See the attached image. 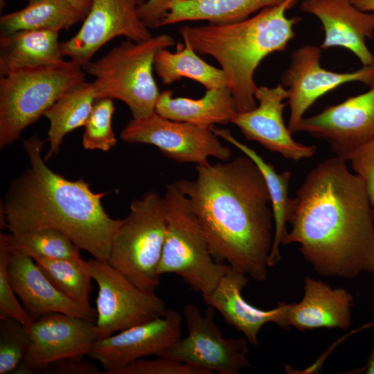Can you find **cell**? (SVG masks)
Here are the masks:
<instances>
[{"instance_id": "obj_1", "label": "cell", "mask_w": 374, "mask_h": 374, "mask_svg": "<svg viewBox=\"0 0 374 374\" xmlns=\"http://www.w3.org/2000/svg\"><path fill=\"white\" fill-rule=\"evenodd\" d=\"M283 245L320 275L346 279L374 273V217L362 179L334 156L306 175L292 198Z\"/></svg>"}, {"instance_id": "obj_2", "label": "cell", "mask_w": 374, "mask_h": 374, "mask_svg": "<svg viewBox=\"0 0 374 374\" xmlns=\"http://www.w3.org/2000/svg\"><path fill=\"white\" fill-rule=\"evenodd\" d=\"M193 180L175 181L187 197L216 262L267 279L274 222L260 169L248 157L197 165Z\"/></svg>"}, {"instance_id": "obj_3", "label": "cell", "mask_w": 374, "mask_h": 374, "mask_svg": "<svg viewBox=\"0 0 374 374\" xmlns=\"http://www.w3.org/2000/svg\"><path fill=\"white\" fill-rule=\"evenodd\" d=\"M29 166L9 185L1 206V229L15 234L53 228L93 258L107 260L123 220L112 218L101 199L82 179L71 181L53 172L42 156L36 135L23 141Z\"/></svg>"}, {"instance_id": "obj_4", "label": "cell", "mask_w": 374, "mask_h": 374, "mask_svg": "<svg viewBox=\"0 0 374 374\" xmlns=\"http://www.w3.org/2000/svg\"><path fill=\"white\" fill-rule=\"evenodd\" d=\"M297 1L285 0L234 23L179 28L184 42L197 53L210 55L220 64L238 112L257 106L255 93L258 87L254 74L262 60L284 51L294 38V27L301 18L288 17L286 12Z\"/></svg>"}, {"instance_id": "obj_5", "label": "cell", "mask_w": 374, "mask_h": 374, "mask_svg": "<svg viewBox=\"0 0 374 374\" xmlns=\"http://www.w3.org/2000/svg\"><path fill=\"white\" fill-rule=\"evenodd\" d=\"M175 44L171 35L160 34L141 42L123 41L101 58L82 66L94 78L96 100L117 99L129 107L133 118L155 112L160 92L152 71L156 54Z\"/></svg>"}, {"instance_id": "obj_6", "label": "cell", "mask_w": 374, "mask_h": 374, "mask_svg": "<svg viewBox=\"0 0 374 374\" xmlns=\"http://www.w3.org/2000/svg\"><path fill=\"white\" fill-rule=\"evenodd\" d=\"M167 228L158 274H175L202 296L210 294L228 264L213 258L199 222L185 195L174 183L163 196Z\"/></svg>"}, {"instance_id": "obj_7", "label": "cell", "mask_w": 374, "mask_h": 374, "mask_svg": "<svg viewBox=\"0 0 374 374\" xmlns=\"http://www.w3.org/2000/svg\"><path fill=\"white\" fill-rule=\"evenodd\" d=\"M166 228L163 197L150 191L133 199L114 236L107 261L139 287L155 292Z\"/></svg>"}, {"instance_id": "obj_8", "label": "cell", "mask_w": 374, "mask_h": 374, "mask_svg": "<svg viewBox=\"0 0 374 374\" xmlns=\"http://www.w3.org/2000/svg\"><path fill=\"white\" fill-rule=\"evenodd\" d=\"M84 79L82 66L71 60L1 76L0 148L18 139L66 90Z\"/></svg>"}, {"instance_id": "obj_9", "label": "cell", "mask_w": 374, "mask_h": 374, "mask_svg": "<svg viewBox=\"0 0 374 374\" xmlns=\"http://www.w3.org/2000/svg\"><path fill=\"white\" fill-rule=\"evenodd\" d=\"M86 262L98 287L95 321L98 339L166 313L165 302L154 292L139 287L107 260L93 258Z\"/></svg>"}, {"instance_id": "obj_10", "label": "cell", "mask_w": 374, "mask_h": 374, "mask_svg": "<svg viewBox=\"0 0 374 374\" xmlns=\"http://www.w3.org/2000/svg\"><path fill=\"white\" fill-rule=\"evenodd\" d=\"M215 310L208 306L205 315L195 304L184 305L188 334L160 356L177 359L213 373L238 374L251 366L247 357V339L225 338L214 322Z\"/></svg>"}, {"instance_id": "obj_11", "label": "cell", "mask_w": 374, "mask_h": 374, "mask_svg": "<svg viewBox=\"0 0 374 374\" xmlns=\"http://www.w3.org/2000/svg\"><path fill=\"white\" fill-rule=\"evenodd\" d=\"M212 127L172 121L154 112L132 118L122 130L121 138L130 143L154 145L164 156L180 163L205 165L209 157L229 161L231 151L221 143Z\"/></svg>"}, {"instance_id": "obj_12", "label": "cell", "mask_w": 374, "mask_h": 374, "mask_svg": "<svg viewBox=\"0 0 374 374\" xmlns=\"http://www.w3.org/2000/svg\"><path fill=\"white\" fill-rule=\"evenodd\" d=\"M321 48L306 44L291 54L290 63L280 76V82L287 89V104L290 107L287 128L292 134L299 126L308 109L322 96L338 87L353 82L374 86V64L362 66L350 72H335L321 65Z\"/></svg>"}, {"instance_id": "obj_13", "label": "cell", "mask_w": 374, "mask_h": 374, "mask_svg": "<svg viewBox=\"0 0 374 374\" xmlns=\"http://www.w3.org/2000/svg\"><path fill=\"white\" fill-rule=\"evenodd\" d=\"M146 0H93L79 31L61 42L64 56L82 66L105 44L117 37L141 42L152 35L138 15Z\"/></svg>"}, {"instance_id": "obj_14", "label": "cell", "mask_w": 374, "mask_h": 374, "mask_svg": "<svg viewBox=\"0 0 374 374\" xmlns=\"http://www.w3.org/2000/svg\"><path fill=\"white\" fill-rule=\"evenodd\" d=\"M30 343L15 374L42 373L50 363L87 355L98 339L95 321L53 312L26 326Z\"/></svg>"}, {"instance_id": "obj_15", "label": "cell", "mask_w": 374, "mask_h": 374, "mask_svg": "<svg viewBox=\"0 0 374 374\" xmlns=\"http://www.w3.org/2000/svg\"><path fill=\"white\" fill-rule=\"evenodd\" d=\"M298 132L324 141L335 157L348 161L358 148L374 139V86L304 117Z\"/></svg>"}, {"instance_id": "obj_16", "label": "cell", "mask_w": 374, "mask_h": 374, "mask_svg": "<svg viewBox=\"0 0 374 374\" xmlns=\"http://www.w3.org/2000/svg\"><path fill=\"white\" fill-rule=\"evenodd\" d=\"M181 315L167 309L160 317L98 339L87 356L112 374L138 359L160 356L181 338Z\"/></svg>"}, {"instance_id": "obj_17", "label": "cell", "mask_w": 374, "mask_h": 374, "mask_svg": "<svg viewBox=\"0 0 374 374\" xmlns=\"http://www.w3.org/2000/svg\"><path fill=\"white\" fill-rule=\"evenodd\" d=\"M287 98V89L281 84L258 87L255 93L256 107L236 113L231 123L240 129L246 140L256 141L287 159L299 161L313 156L317 148L292 138L283 118Z\"/></svg>"}, {"instance_id": "obj_18", "label": "cell", "mask_w": 374, "mask_h": 374, "mask_svg": "<svg viewBox=\"0 0 374 374\" xmlns=\"http://www.w3.org/2000/svg\"><path fill=\"white\" fill-rule=\"evenodd\" d=\"M300 10L321 23V49L343 48L362 66L374 64V55L366 45V40L374 37V12L360 10L350 0H303Z\"/></svg>"}, {"instance_id": "obj_19", "label": "cell", "mask_w": 374, "mask_h": 374, "mask_svg": "<svg viewBox=\"0 0 374 374\" xmlns=\"http://www.w3.org/2000/svg\"><path fill=\"white\" fill-rule=\"evenodd\" d=\"M8 278L15 294L33 321L53 312L96 321V309L83 305L60 291L33 258L21 249L15 248L13 251Z\"/></svg>"}, {"instance_id": "obj_20", "label": "cell", "mask_w": 374, "mask_h": 374, "mask_svg": "<svg viewBox=\"0 0 374 374\" xmlns=\"http://www.w3.org/2000/svg\"><path fill=\"white\" fill-rule=\"evenodd\" d=\"M249 276L228 265L215 290L202 298L208 306L220 313L226 323L241 332L252 345H258L262 327L273 323L286 329L284 319L285 302L271 310H262L248 303L242 291L248 284Z\"/></svg>"}, {"instance_id": "obj_21", "label": "cell", "mask_w": 374, "mask_h": 374, "mask_svg": "<svg viewBox=\"0 0 374 374\" xmlns=\"http://www.w3.org/2000/svg\"><path fill=\"white\" fill-rule=\"evenodd\" d=\"M303 296L299 303H285L286 329L300 331L317 328L346 330L351 323L352 294L344 288H332L321 280L304 278Z\"/></svg>"}, {"instance_id": "obj_22", "label": "cell", "mask_w": 374, "mask_h": 374, "mask_svg": "<svg viewBox=\"0 0 374 374\" xmlns=\"http://www.w3.org/2000/svg\"><path fill=\"white\" fill-rule=\"evenodd\" d=\"M57 30H24L0 37V74L65 62Z\"/></svg>"}, {"instance_id": "obj_23", "label": "cell", "mask_w": 374, "mask_h": 374, "mask_svg": "<svg viewBox=\"0 0 374 374\" xmlns=\"http://www.w3.org/2000/svg\"><path fill=\"white\" fill-rule=\"evenodd\" d=\"M172 95V90L160 92L155 105V112L172 121L212 127L231 123L238 113L227 87L206 89L204 96L197 100Z\"/></svg>"}, {"instance_id": "obj_24", "label": "cell", "mask_w": 374, "mask_h": 374, "mask_svg": "<svg viewBox=\"0 0 374 374\" xmlns=\"http://www.w3.org/2000/svg\"><path fill=\"white\" fill-rule=\"evenodd\" d=\"M212 130L219 138L230 143L250 158L263 175L271 199L274 222V240L268 261L269 267H273L281 260L279 249L283 245L288 232L287 224L292 206V198L289 197L291 173L289 171L277 172L272 164L265 161L255 150L236 139L230 130L213 126Z\"/></svg>"}, {"instance_id": "obj_25", "label": "cell", "mask_w": 374, "mask_h": 374, "mask_svg": "<svg viewBox=\"0 0 374 374\" xmlns=\"http://www.w3.org/2000/svg\"><path fill=\"white\" fill-rule=\"evenodd\" d=\"M285 0H172L162 26L187 21L223 24L242 21Z\"/></svg>"}, {"instance_id": "obj_26", "label": "cell", "mask_w": 374, "mask_h": 374, "mask_svg": "<svg viewBox=\"0 0 374 374\" xmlns=\"http://www.w3.org/2000/svg\"><path fill=\"white\" fill-rule=\"evenodd\" d=\"M96 100L91 82L83 81L66 90L44 114L50 122L45 161L59 152L64 137L84 126Z\"/></svg>"}, {"instance_id": "obj_27", "label": "cell", "mask_w": 374, "mask_h": 374, "mask_svg": "<svg viewBox=\"0 0 374 374\" xmlns=\"http://www.w3.org/2000/svg\"><path fill=\"white\" fill-rule=\"evenodd\" d=\"M85 16L65 0H30L24 8L0 17L1 35L24 30H66Z\"/></svg>"}, {"instance_id": "obj_28", "label": "cell", "mask_w": 374, "mask_h": 374, "mask_svg": "<svg viewBox=\"0 0 374 374\" xmlns=\"http://www.w3.org/2000/svg\"><path fill=\"white\" fill-rule=\"evenodd\" d=\"M174 53L163 48L155 55L154 69L162 84L168 85L183 78L192 79L206 89L227 87L222 69H217L200 58L187 43L178 44Z\"/></svg>"}, {"instance_id": "obj_29", "label": "cell", "mask_w": 374, "mask_h": 374, "mask_svg": "<svg viewBox=\"0 0 374 374\" xmlns=\"http://www.w3.org/2000/svg\"><path fill=\"white\" fill-rule=\"evenodd\" d=\"M33 260L49 280L72 300L90 307L89 294L93 279L86 260L80 258H48L36 257Z\"/></svg>"}, {"instance_id": "obj_30", "label": "cell", "mask_w": 374, "mask_h": 374, "mask_svg": "<svg viewBox=\"0 0 374 374\" xmlns=\"http://www.w3.org/2000/svg\"><path fill=\"white\" fill-rule=\"evenodd\" d=\"M14 247L33 258H80V249L62 232L53 228H39L10 233Z\"/></svg>"}, {"instance_id": "obj_31", "label": "cell", "mask_w": 374, "mask_h": 374, "mask_svg": "<svg viewBox=\"0 0 374 374\" xmlns=\"http://www.w3.org/2000/svg\"><path fill=\"white\" fill-rule=\"evenodd\" d=\"M115 111L112 98L96 100L84 127L82 145L86 150L107 152L117 143L112 127Z\"/></svg>"}, {"instance_id": "obj_32", "label": "cell", "mask_w": 374, "mask_h": 374, "mask_svg": "<svg viewBox=\"0 0 374 374\" xmlns=\"http://www.w3.org/2000/svg\"><path fill=\"white\" fill-rule=\"evenodd\" d=\"M30 343L24 324L12 317L0 319V374L13 373Z\"/></svg>"}, {"instance_id": "obj_33", "label": "cell", "mask_w": 374, "mask_h": 374, "mask_svg": "<svg viewBox=\"0 0 374 374\" xmlns=\"http://www.w3.org/2000/svg\"><path fill=\"white\" fill-rule=\"evenodd\" d=\"M10 233H0V319L14 318L25 326L33 322L17 298L8 278V267L15 250Z\"/></svg>"}, {"instance_id": "obj_34", "label": "cell", "mask_w": 374, "mask_h": 374, "mask_svg": "<svg viewBox=\"0 0 374 374\" xmlns=\"http://www.w3.org/2000/svg\"><path fill=\"white\" fill-rule=\"evenodd\" d=\"M112 374H213L211 371L177 359L158 357L138 359Z\"/></svg>"}, {"instance_id": "obj_35", "label": "cell", "mask_w": 374, "mask_h": 374, "mask_svg": "<svg viewBox=\"0 0 374 374\" xmlns=\"http://www.w3.org/2000/svg\"><path fill=\"white\" fill-rule=\"evenodd\" d=\"M348 161L364 184L374 217V139L358 148Z\"/></svg>"}, {"instance_id": "obj_36", "label": "cell", "mask_w": 374, "mask_h": 374, "mask_svg": "<svg viewBox=\"0 0 374 374\" xmlns=\"http://www.w3.org/2000/svg\"><path fill=\"white\" fill-rule=\"evenodd\" d=\"M84 356L66 357L50 363L42 371L46 374H101L99 368Z\"/></svg>"}, {"instance_id": "obj_37", "label": "cell", "mask_w": 374, "mask_h": 374, "mask_svg": "<svg viewBox=\"0 0 374 374\" xmlns=\"http://www.w3.org/2000/svg\"><path fill=\"white\" fill-rule=\"evenodd\" d=\"M172 0H146L138 8V15L143 24L148 28L161 26L166 17L168 6Z\"/></svg>"}, {"instance_id": "obj_38", "label": "cell", "mask_w": 374, "mask_h": 374, "mask_svg": "<svg viewBox=\"0 0 374 374\" xmlns=\"http://www.w3.org/2000/svg\"><path fill=\"white\" fill-rule=\"evenodd\" d=\"M29 1L30 0H26ZM79 10L85 17L87 15L93 0H65Z\"/></svg>"}, {"instance_id": "obj_39", "label": "cell", "mask_w": 374, "mask_h": 374, "mask_svg": "<svg viewBox=\"0 0 374 374\" xmlns=\"http://www.w3.org/2000/svg\"><path fill=\"white\" fill-rule=\"evenodd\" d=\"M350 1L360 10L374 12V0H350Z\"/></svg>"}, {"instance_id": "obj_40", "label": "cell", "mask_w": 374, "mask_h": 374, "mask_svg": "<svg viewBox=\"0 0 374 374\" xmlns=\"http://www.w3.org/2000/svg\"><path fill=\"white\" fill-rule=\"evenodd\" d=\"M364 371L366 374H374V349L368 359Z\"/></svg>"}, {"instance_id": "obj_41", "label": "cell", "mask_w": 374, "mask_h": 374, "mask_svg": "<svg viewBox=\"0 0 374 374\" xmlns=\"http://www.w3.org/2000/svg\"><path fill=\"white\" fill-rule=\"evenodd\" d=\"M5 4H6V1L5 0H0V8H1V10L4 8Z\"/></svg>"}]
</instances>
